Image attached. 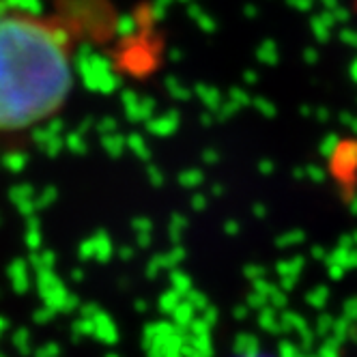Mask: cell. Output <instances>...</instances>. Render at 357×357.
<instances>
[{"mask_svg":"<svg viewBox=\"0 0 357 357\" xmlns=\"http://www.w3.org/2000/svg\"><path fill=\"white\" fill-rule=\"evenodd\" d=\"M73 84V39L61 22L13 7L0 13V134L56 116Z\"/></svg>","mask_w":357,"mask_h":357,"instance_id":"1","label":"cell"},{"mask_svg":"<svg viewBox=\"0 0 357 357\" xmlns=\"http://www.w3.org/2000/svg\"><path fill=\"white\" fill-rule=\"evenodd\" d=\"M7 9H11V0H0V13L7 11Z\"/></svg>","mask_w":357,"mask_h":357,"instance_id":"2","label":"cell"}]
</instances>
